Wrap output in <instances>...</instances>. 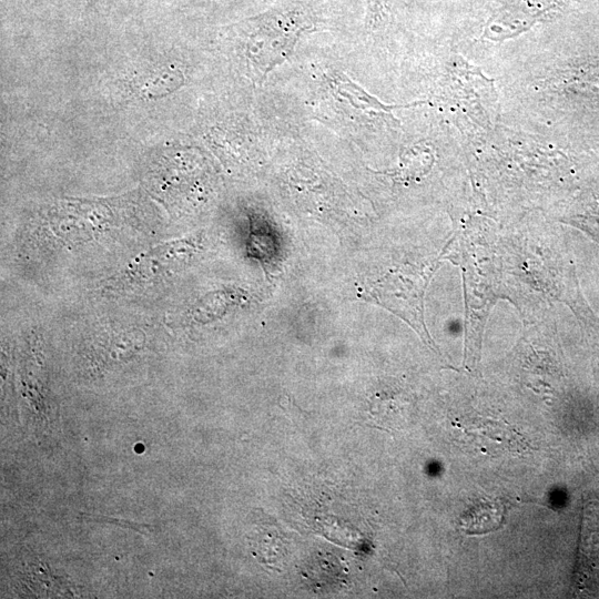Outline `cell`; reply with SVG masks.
Returning a JSON list of instances; mask_svg holds the SVG:
<instances>
[{"mask_svg": "<svg viewBox=\"0 0 599 599\" xmlns=\"http://www.w3.org/2000/svg\"><path fill=\"white\" fill-rule=\"evenodd\" d=\"M197 248L193 238H181L158 245L128 264L110 278L103 291L123 294L146 288L173 277L191 261Z\"/></svg>", "mask_w": 599, "mask_h": 599, "instance_id": "obj_2", "label": "cell"}, {"mask_svg": "<svg viewBox=\"0 0 599 599\" xmlns=\"http://www.w3.org/2000/svg\"><path fill=\"white\" fill-rule=\"evenodd\" d=\"M313 23V12L308 7L290 4L251 18L235 27L247 38L253 63L260 65L262 57H267L268 72L286 58L300 34Z\"/></svg>", "mask_w": 599, "mask_h": 599, "instance_id": "obj_1", "label": "cell"}, {"mask_svg": "<svg viewBox=\"0 0 599 599\" xmlns=\"http://www.w3.org/2000/svg\"><path fill=\"white\" fill-rule=\"evenodd\" d=\"M385 2L386 0H369L370 20H376L382 16Z\"/></svg>", "mask_w": 599, "mask_h": 599, "instance_id": "obj_4", "label": "cell"}, {"mask_svg": "<svg viewBox=\"0 0 599 599\" xmlns=\"http://www.w3.org/2000/svg\"><path fill=\"white\" fill-rule=\"evenodd\" d=\"M335 83L337 87V91L342 95L346 97L354 105L356 104V102H359L357 104V106L359 108L386 113H389L392 109L400 108L398 105H385L380 103L376 99L366 94V92H364L361 88L356 87L355 83L351 82L344 77H338L337 80H335Z\"/></svg>", "mask_w": 599, "mask_h": 599, "instance_id": "obj_3", "label": "cell"}]
</instances>
